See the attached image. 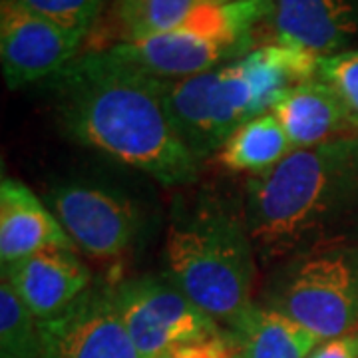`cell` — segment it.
I'll list each match as a JSON object with an SVG mask.
<instances>
[{
	"instance_id": "1",
	"label": "cell",
	"mask_w": 358,
	"mask_h": 358,
	"mask_svg": "<svg viewBox=\"0 0 358 358\" xmlns=\"http://www.w3.org/2000/svg\"><path fill=\"white\" fill-rule=\"evenodd\" d=\"M164 86L166 80L112 50H82L44 80L54 117L70 140L164 187H187L201 164L167 115Z\"/></svg>"
},
{
	"instance_id": "2",
	"label": "cell",
	"mask_w": 358,
	"mask_h": 358,
	"mask_svg": "<svg viewBox=\"0 0 358 358\" xmlns=\"http://www.w3.org/2000/svg\"><path fill=\"white\" fill-rule=\"evenodd\" d=\"M243 215L265 263L355 241L358 235V134L294 150L245 183Z\"/></svg>"
},
{
	"instance_id": "3",
	"label": "cell",
	"mask_w": 358,
	"mask_h": 358,
	"mask_svg": "<svg viewBox=\"0 0 358 358\" xmlns=\"http://www.w3.org/2000/svg\"><path fill=\"white\" fill-rule=\"evenodd\" d=\"M320 56L279 40L203 74L166 80L164 103L181 141L199 164L215 157L229 136L268 114L287 90L319 72Z\"/></svg>"
},
{
	"instance_id": "4",
	"label": "cell",
	"mask_w": 358,
	"mask_h": 358,
	"mask_svg": "<svg viewBox=\"0 0 358 358\" xmlns=\"http://www.w3.org/2000/svg\"><path fill=\"white\" fill-rule=\"evenodd\" d=\"M257 259L243 209L213 193L173 205L166 275L227 333L255 305Z\"/></svg>"
},
{
	"instance_id": "5",
	"label": "cell",
	"mask_w": 358,
	"mask_h": 358,
	"mask_svg": "<svg viewBox=\"0 0 358 358\" xmlns=\"http://www.w3.org/2000/svg\"><path fill=\"white\" fill-rule=\"evenodd\" d=\"M273 0L209 4L173 30L110 50L162 80L203 74L255 50V32L271 18Z\"/></svg>"
},
{
	"instance_id": "6",
	"label": "cell",
	"mask_w": 358,
	"mask_h": 358,
	"mask_svg": "<svg viewBox=\"0 0 358 358\" xmlns=\"http://www.w3.org/2000/svg\"><path fill=\"white\" fill-rule=\"evenodd\" d=\"M263 305L303 324L320 341L358 329V243L324 245L285 259Z\"/></svg>"
},
{
	"instance_id": "7",
	"label": "cell",
	"mask_w": 358,
	"mask_h": 358,
	"mask_svg": "<svg viewBox=\"0 0 358 358\" xmlns=\"http://www.w3.org/2000/svg\"><path fill=\"white\" fill-rule=\"evenodd\" d=\"M114 296L141 358H159L176 346L227 334L167 275H143L117 282Z\"/></svg>"
},
{
	"instance_id": "8",
	"label": "cell",
	"mask_w": 358,
	"mask_h": 358,
	"mask_svg": "<svg viewBox=\"0 0 358 358\" xmlns=\"http://www.w3.org/2000/svg\"><path fill=\"white\" fill-rule=\"evenodd\" d=\"M44 201L76 249L94 259H120L140 239L143 213L134 199L90 181L54 183Z\"/></svg>"
},
{
	"instance_id": "9",
	"label": "cell",
	"mask_w": 358,
	"mask_h": 358,
	"mask_svg": "<svg viewBox=\"0 0 358 358\" xmlns=\"http://www.w3.org/2000/svg\"><path fill=\"white\" fill-rule=\"evenodd\" d=\"M38 358H141L115 307L114 285L96 282L64 313L40 322Z\"/></svg>"
},
{
	"instance_id": "10",
	"label": "cell",
	"mask_w": 358,
	"mask_h": 358,
	"mask_svg": "<svg viewBox=\"0 0 358 358\" xmlns=\"http://www.w3.org/2000/svg\"><path fill=\"white\" fill-rule=\"evenodd\" d=\"M86 38L13 0H0V64L10 90L44 82L68 66Z\"/></svg>"
},
{
	"instance_id": "11",
	"label": "cell",
	"mask_w": 358,
	"mask_h": 358,
	"mask_svg": "<svg viewBox=\"0 0 358 358\" xmlns=\"http://www.w3.org/2000/svg\"><path fill=\"white\" fill-rule=\"evenodd\" d=\"M2 279L38 322L64 313L92 287V273L74 249H44L2 265Z\"/></svg>"
},
{
	"instance_id": "12",
	"label": "cell",
	"mask_w": 358,
	"mask_h": 358,
	"mask_svg": "<svg viewBox=\"0 0 358 358\" xmlns=\"http://www.w3.org/2000/svg\"><path fill=\"white\" fill-rule=\"evenodd\" d=\"M268 20L275 40L333 56L358 34V0H273Z\"/></svg>"
},
{
	"instance_id": "13",
	"label": "cell",
	"mask_w": 358,
	"mask_h": 358,
	"mask_svg": "<svg viewBox=\"0 0 358 358\" xmlns=\"http://www.w3.org/2000/svg\"><path fill=\"white\" fill-rule=\"evenodd\" d=\"M74 249L52 209L22 181L0 183V263L8 265L44 249Z\"/></svg>"
},
{
	"instance_id": "14",
	"label": "cell",
	"mask_w": 358,
	"mask_h": 358,
	"mask_svg": "<svg viewBox=\"0 0 358 358\" xmlns=\"http://www.w3.org/2000/svg\"><path fill=\"white\" fill-rule=\"evenodd\" d=\"M225 2L233 0H108L84 50L102 52L152 38L183 24L203 6Z\"/></svg>"
},
{
	"instance_id": "15",
	"label": "cell",
	"mask_w": 358,
	"mask_h": 358,
	"mask_svg": "<svg viewBox=\"0 0 358 358\" xmlns=\"http://www.w3.org/2000/svg\"><path fill=\"white\" fill-rule=\"evenodd\" d=\"M271 114L281 122L293 150H307L345 134H358L336 92L319 76L287 90L271 108Z\"/></svg>"
},
{
	"instance_id": "16",
	"label": "cell",
	"mask_w": 358,
	"mask_h": 358,
	"mask_svg": "<svg viewBox=\"0 0 358 358\" xmlns=\"http://www.w3.org/2000/svg\"><path fill=\"white\" fill-rule=\"evenodd\" d=\"M227 334L243 358H308L322 343L291 317L257 303Z\"/></svg>"
},
{
	"instance_id": "17",
	"label": "cell",
	"mask_w": 358,
	"mask_h": 358,
	"mask_svg": "<svg viewBox=\"0 0 358 358\" xmlns=\"http://www.w3.org/2000/svg\"><path fill=\"white\" fill-rule=\"evenodd\" d=\"M293 143L275 114L257 115L235 129L221 145L215 162L227 171L263 176L293 154Z\"/></svg>"
},
{
	"instance_id": "18",
	"label": "cell",
	"mask_w": 358,
	"mask_h": 358,
	"mask_svg": "<svg viewBox=\"0 0 358 358\" xmlns=\"http://www.w3.org/2000/svg\"><path fill=\"white\" fill-rule=\"evenodd\" d=\"M42 333L36 317L28 310L8 282L0 281V358H38Z\"/></svg>"
},
{
	"instance_id": "19",
	"label": "cell",
	"mask_w": 358,
	"mask_h": 358,
	"mask_svg": "<svg viewBox=\"0 0 358 358\" xmlns=\"http://www.w3.org/2000/svg\"><path fill=\"white\" fill-rule=\"evenodd\" d=\"M26 10L44 16L56 24L64 26L80 36L88 38L100 20L108 0H13Z\"/></svg>"
},
{
	"instance_id": "20",
	"label": "cell",
	"mask_w": 358,
	"mask_h": 358,
	"mask_svg": "<svg viewBox=\"0 0 358 358\" xmlns=\"http://www.w3.org/2000/svg\"><path fill=\"white\" fill-rule=\"evenodd\" d=\"M317 76L336 92L352 128L358 131V50L320 56Z\"/></svg>"
},
{
	"instance_id": "21",
	"label": "cell",
	"mask_w": 358,
	"mask_h": 358,
	"mask_svg": "<svg viewBox=\"0 0 358 358\" xmlns=\"http://www.w3.org/2000/svg\"><path fill=\"white\" fill-rule=\"evenodd\" d=\"M235 355L237 348L229 338V334H221L199 343L176 346L159 358H235Z\"/></svg>"
},
{
	"instance_id": "22",
	"label": "cell",
	"mask_w": 358,
	"mask_h": 358,
	"mask_svg": "<svg viewBox=\"0 0 358 358\" xmlns=\"http://www.w3.org/2000/svg\"><path fill=\"white\" fill-rule=\"evenodd\" d=\"M308 358H358V329L322 341Z\"/></svg>"
},
{
	"instance_id": "23",
	"label": "cell",
	"mask_w": 358,
	"mask_h": 358,
	"mask_svg": "<svg viewBox=\"0 0 358 358\" xmlns=\"http://www.w3.org/2000/svg\"><path fill=\"white\" fill-rule=\"evenodd\" d=\"M235 358H243V357H241V355H239V352H237V355H235Z\"/></svg>"
}]
</instances>
